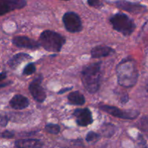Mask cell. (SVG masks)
Wrapping results in <instances>:
<instances>
[{"mask_svg":"<svg viewBox=\"0 0 148 148\" xmlns=\"http://www.w3.org/2000/svg\"><path fill=\"white\" fill-rule=\"evenodd\" d=\"M101 62L91 64L83 69L81 80L84 88L89 93H95L100 86Z\"/></svg>","mask_w":148,"mask_h":148,"instance_id":"6da1fadb","label":"cell"},{"mask_svg":"<svg viewBox=\"0 0 148 148\" xmlns=\"http://www.w3.org/2000/svg\"><path fill=\"white\" fill-rule=\"evenodd\" d=\"M118 82L124 88H131L137 81L138 72L132 61L126 60L120 62L117 66Z\"/></svg>","mask_w":148,"mask_h":148,"instance_id":"7a4b0ae2","label":"cell"},{"mask_svg":"<svg viewBox=\"0 0 148 148\" xmlns=\"http://www.w3.org/2000/svg\"><path fill=\"white\" fill-rule=\"evenodd\" d=\"M65 42L63 36L52 30H44L39 36V44L48 51H60Z\"/></svg>","mask_w":148,"mask_h":148,"instance_id":"3957f363","label":"cell"},{"mask_svg":"<svg viewBox=\"0 0 148 148\" xmlns=\"http://www.w3.org/2000/svg\"><path fill=\"white\" fill-rule=\"evenodd\" d=\"M110 22L114 30L124 36H130L136 27L133 20L123 13L114 14L110 18Z\"/></svg>","mask_w":148,"mask_h":148,"instance_id":"277c9868","label":"cell"},{"mask_svg":"<svg viewBox=\"0 0 148 148\" xmlns=\"http://www.w3.org/2000/svg\"><path fill=\"white\" fill-rule=\"evenodd\" d=\"M100 109L104 112L107 113L110 115L116 118L124 119H135L139 116V112L135 110H128V111H123L117 107L112 106L109 105H101L100 106Z\"/></svg>","mask_w":148,"mask_h":148,"instance_id":"5b68a950","label":"cell"},{"mask_svg":"<svg viewBox=\"0 0 148 148\" xmlns=\"http://www.w3.org/2000/svg\"><path fill=\"white\" fill-rule=\"evenodd\" d=\"M62 22L66 30L70 33H78L82 30L81 18L73 12L65 13L62 17Z\"/></svg>","mask_w":148,"mask_h":148,"instance_id":"8992f818","label":"cell"},{"mask_svg":"<svg viewBox=\"0 0 148 148\" xmlns=\"http://www.w3.org/2000/svg\"><path fill=\"white\" fill-rule=\"evenodd\" d=\"M42 80H43L42 75H39L30 82L28 87L29 91L33 99L39 103L44 102L46 98V92L41 86Z\"/></svg>","mask_w":148,"mask_h":148,"instance_id":"52a82bcc","label":"cell"},{"mask_svg":"<svg viewBox=\"0 0 148 148\" xmlns=\"http://www.w3.org/2000/svg\"><path fill=\"white\" fill-rule=\"evenodd\" d=\"M26 0H0V16L26 7Z\"/></svg>","mask_w":148,"mask_h":148,"instance_id":"ba28073f","label":"cell"},{"mask_svg":"<svg viewBox=\"0 0 148 148\" xmlns=\"http://www.w3.org/2000/svg\"><path fill=\"white\" fill-rule=\"evenodd\" d=\"M73 116L76 119V123L81 127H86L93 122L91 112L89 108H78L74 111Z\"/></svg>","mask_w":148,"mask_h":148,"instance_id":"9c48e42d","label":"cell"},{"mask_svg":"<svg viewBox=\"0 0 148 148\" xmlns=\"http://www.w3.org/2000/svg\"><path fill=\"white\" fill-rule=\"evenodd\" d=\"M12 43L17 47L28 49H37L40 46L39 43L26 36H15L13 38Z\"/></svg>","mask_w":148,"mask_h":148,"instance_id":"30bf717a","label":"cell"},{"mask_svg":"<svg viewBox=\"0 0 148 148\" xmlns=\"http://www.w3.org/2000/svg\"><path fill=\"white\" fill-rule=\"evenodd\" d=\"M115 5L121 10L133 14L142 13L146 10V7L137 3H132L126 1H118L115 2Z\"/></svg>","mask_w":148,"mask_h":148,"instance_id":"8fae6325","label":"cell"},{"mask_svg":"<svg viewBox=\"0 0 148 148\" xmlns=\"http://www.w3.org/2000/svg\"><path fill=\"white\" fill-rule=\"evenodd\" d=\"M10 105L16 110H22L29 106V101L26 97L22 95H15L10 101Z\"/></svg>","mask_w":148,"mask_h":148,"instance_id":"7c38bea8","label":"cell"},{"mask_svg":"<svg viewBox=\"0 0 148 148\" xmlns=\"http://www.w3.org/2000/svg\"><path fill=\"white\" fill-rule=\"evenodd\" d=\"M114 52L115 51L109 46H97L91 49V55L93 59H98V58L109 56Z\"/></svg>","mask_w":148,"mask_h":148,"instance_id":"4fadbf2b","label":"cell"},{"mask_svg":"<svg viewBox=\"0 0 148 148\" xmlns=\"http://www.w3.org/2000/svg\"><path fill=\"white\" fill-rule=\"evenodd\" d=\"M44 145L40 140L36 139H26V140H17L15 143V146L20 148H36L41 147Z\"/></svg>","mask_w":148,"mask_h":148,"instance_id":"5bb4252c","label":"cell"},{"mask_svg":"<svg viewBox=\"0 0 148 148\" xmlns=\"http://www.w3.org/2000/svg\"><path fill=\"white\" fill-rule=\"evenodd\" d=\"M31 59V56L29 54H28V53H20L15 55L14 56H12L8 62V64L10 67L12 68V69H15V68L17 67V66H18L20 64H21L23 62Z\"/></svg>","mask_w":148,"mask_h":148,"instance_id":"9a60e30c","label":"cell"},{"mask_svg":"<svg viewBox=\"0 0 148 148\" xmlns=\"http://www.w3.org/2000/svg\"><path fill=\"white\" fill-rule=\"evenodd\" d=\"M68 101L71 104L75 106H82L85 103V98L78 91H74L68 95Z\"/></svg>","mask_w":148,"mask_h":148,"instance_id":"2e32d148","label":"cell"},{"mask_svg":"<svg viewBox=\"0 0 148 148\" xmlns=\"http://www.w3.org/2000/svg\"><path fill=\"white\" fill-rule=\"evenodd\" d=\"M45 130L50 134H57L60 131V127L57 124H48L45 126Z\"/></svg>","mask_w":148,"mask_h":148,"instance_id":"e0dca14e","label":"cell"},{"mask_svg":"<svg viewBox=\"0 0 148 148\" xmlns=\"http://www.w3.org/2000/svg\"><path fill=\"white\" fill-rule=\"evenodd\" d=\"M138 127L139 129L145 132H148V115L142 117L138 122Z\"/></svg>","mask_w":148,"mask_h":148,"instance_id":"ac0fdd59","label":"cell"},{"mask_svg":"<svg viewBox=\"0 0 148 148\" xmlns=\"http://www.w3.org/2000/svg\"><path fill=\"white\" fill-rule=\"evenodd\" d=\"M36 72V66L33 63H29L23 69V74L24 75H30Z\"/></svg>","mask_w":148,"mask_h":148,"instance_id":"d6986e66","label":"cell"},{"mask_svg":"<svg viewBox=\"0 0 148 148\" xmlns=\"http://www.w3.org/2000/svg\"><path fill=\"white\" fill-rule=\"evenodd\" d=\"M100 139V134L94 132H90L87 134L86 137V140L88 143H94V142H97Z\"/></svg>","mask_w":148,"mask_h":148,"instance_id":"ffe728a7","label":"cell"},{"mask_svg":"<svg viewBox=\"0 0 148 148\" xmlns=\"http://www.w3.org/2000/svg\"><path fill=\"white\" fill-rule=\"evenodd\" d=\"M110 131L113 132H115V127L113 124H104V126H102V132L104 133V135L107 136V137H110V136H112V134L110 133Z\"/></svg>","mask_w":148,"mask_h":148,"instance_id":"44dd1931","label":"cell"},{"mask_svg":"<svg viewBox=\"0 0 148 148\" xmlns=\"http://www.w3.org/2000/svg\"><path fill=\"white\" fill-rule=\"evenodd\" d=\"M87 2H88L89 5L91 6V7H95V8H99V7L102 5L100 0H88Z\"/></svg>","mask_w":148,"mask_h":148,"instance_id":"7402d4cb","label":"cell"},{"mask_svg":"<svg viewBox=\"0 0 148 148\" xmlns=\"http://www.w3.org/2000/svg\"><path fill=\"white\" fill-rule=\"evenodd\" d=\"M14 135H15L14 132L8 131V130H6V131H4V132L1 133V137H3V138H6V139L13 138V137H14Z\"/></svg>","mask_w":148,"mask_h":148,"instance_id":"603a6c76","label":"cell"},{"mask_svg":"<svg viewBox=\"0 0 148 148\" xmlns=\"http://www.w3.org/2000/svg\"><path fill=\"white\" fill-rule=\"evenodd\" d=\"M8 118L6 115H3V114H0V125L1 127H4L7 126V123H8Z\"/></svg>","mask_w":148,"mask_h":148,"instance_id":"cb8c5ba5","label":"cell"},{"mask_svg":"<svg viewBox=\"0 0 148 148\" xmlns=\"http://www.w3.org/2000/svg\"><path fill=\"white\" fill-rule=\"evenodd\" d=\"M6 77H7V74L5 72H2L0 73V82L6 79Z\"/></svg>","mask_w":148,"mask_h":148,"instance_id":"d4e9b609","label":"cell"},{"mask_svg":"<svg viewBox=\"0 0 148 148\" xmlns=\"http://www.w3.org/2000/svg\"><path fill=\"white\" fill-rule=\"evenodd\" d=\"M72 89V88H63V89H61L59 91V92H57V94H62L64 93V92H67V91L70 90Z\"/></svg>","mask_w":148,"mask_h":148,"instance_id":"484cf974","label":"cell"},{"mask_svg":"<svg viewBox=\"0 0 148 148\" xmlns=\"http://www.w3.org/2000/svg\"><path fill=\"white\" fill-rule=\"evenodd\" d=\"M12 82H4V83H0V88H4V87L7 86L9 84H11Z\"/></svg>","mask_w":148,"mask_h":148,"instance_id":"4316f807","label":"cell"},{"mask_svg":"<svg viewBox=\"0 0 148 148\" xmlns=\"http://www.w3.org/2000/svg\"><path fill=\"white\" fill-rule=\"evenodd\" d=\"M147 92H148V84H147Z\"/></svg>","mask_w":148,"mask_h":148,"instance_id":"83f0119b","label":"cell"},{"mask_svg":"<svg viewBox=\"0 0 148 148\" xmlns=\"http://www.w3.org/2000/svg\"><path fill=\"white\" fill-rule=\"evenodd\" d=\"M64 1H68V0H64Z\"/></svg>","mask_w":148,"mask_h":148,"instance_id":"f1b7e54d","label":"cell"}]
</instances>
